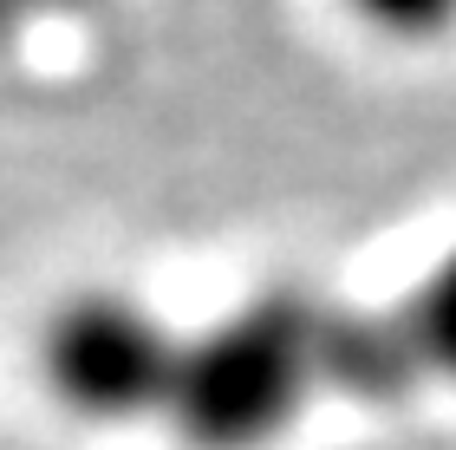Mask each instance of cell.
<instances>
[{"instance_id": "obj_1", "label": "cell", "mask_w": 456, "mask_h": 450, "mask_svg": "<svg viewBox=\"0 0 456 450\" xmlns=\"http://www.w3.org/2000/svg\"><path fill=\"white\" fill-rule=\"evenodd\" d=\"M326 307L306 288H267L183 340L170 418L190 450H267L326 392Z\"/></svg>"}, {"instance_id": "obj_2", "label": "cell", "mask_w": 456, "mask_h": 450, "mask_svg": "<svg viewBox=\"0 0 456 450\" xmlns=\"http://www.w3.org/2000/svg\"><path fill=\"white\" fill-rule=\"evenodd\" d=\"M39 359H46V385L66 412L92 424H131L170 412L183 333H170L143 300L98 288L53 314Z\"/></svg>"}, {"instance_id": "obj_3", "label": "cell", "mask_w": 456, "mask_h": 450, "mask_svg": "<svg viewBox=\"0 0 456 450\" xmlns=\"http://www.w3.org/2000/svg\"><path fill=\"white\" fill-rule=\"evenodd\" d=\"M424 385V359L411 346L398 307L385 314H359V307H333L326 314V392L391 405Z\"/></svg>"}, {"instance_id": "obj_4", "label": "cell", "mask_w": 456, "mask_h": 450, "mask_svg": "<svg viewBox=\"0 0 456 450\" xmlns=\"http://www.w3.org/2000/svg\"><path fill=\"white\" fill-rule=\"evenodd\" d=\"M398 320L424 359V379H456V249L398 300Z\"/></svg>"}, {"instance_id": "obj_5", "label": "cell", "mask_w": 456, "mask_h": 450, "mask_svg": "<svg viewBox=\"0 0 456 450\" xmlns=\"http://www.w3.org/2000/svg\"><path fill=\"white\" fill-rule=\"evenodd\" d=\"M352 13L391 39H437L456 27V0H352Z\"/></svg>"}, {"instance_id": "obj_6", "label": "cell", "mask_w": 456, "mask_h": 450, "mask_svg": "<svg viewBox=\"0 0 456 450\" xmlns=\"http://www.w3.org/2000/svg\"><path fill=\"white\" fill-rule=\"evenodd\" d=\"M33 13H39V0H0V46H13Z\"/></svg>"}, {"instance_id": "obj_7", "label": "cell", "mask_w": 456, "mask_h": 450, "mask_svg": "<svg viewBox=\"0 0 456 450\" xmlns=\"http://www.w3.org/2000/svg\"><path fill=\"white\" fill-rule=\"evenodd\" d=\"M39 7H53V13H86V7H98V0H39Z\"/></svg>"}]
</instances>
